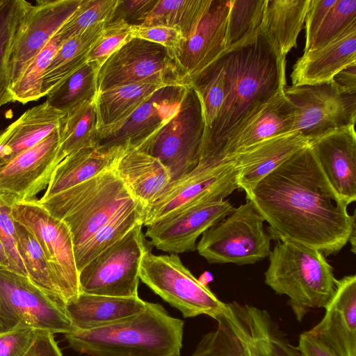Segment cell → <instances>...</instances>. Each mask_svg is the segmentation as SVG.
<instances>
[{
	"label": "cell",
	"mask_w": 356,
	"mask_h": 356,
	"mask_svg": "<svg viewBox=\"0 0 356 356\" xmlns=\"http://www.w3.org/2000/svg\"><path fill=\"white\" fill-rule=\"evenodd\" d=\"M271 239L302 244L325 257L339 252L355 229V214L323 172L311 143L245 192Z\"/></svg>",
	"instance_id": "obj_1"
},
{
	"label": "cell",
	"mask_w": 356,
	"mask_h": 356,
	"mask_svg": "<svg viewBox=\"0 0 356 356\" xmlns=\"http://www.w3.org/2000/svg\"><path fill=\"white\" fill-rule=\"evenodd\" d=\"M225 53V100L204 133L200 160L209 164L226 161L223 149L229 138L286 86V58L260 30Z\"/></svg>",
	"instance_id": "obj_2"
},
{
	"label": "cell",
	"mask_w": 356,
	"mask_h": 356,
	"mask_svg": "<svg viewBox=\"0 0 356 356\" xmlns=\"http://www.w3.org/2000/svg\"><path fill=\"white\" fill-rule=\"evenodd\" d=\"M184 323L161 304L147 302L128 319L64 336L73 350L89 356H180Z\"/></svg>",
	"instance_id": "obj_3"
},
{
	"label": "cell",
	"mask_w": 356,
	"mask_h": 356,
	"mask_svg": "<svg viewBox=\"0 0 356 356\" xmlns=\"http://www.w3.org/2000/svg\"><path fill=\"white\" fill-rule=\"evenodd\" d=\"M215 320L191 356H302L266 309L233 301Z\"/></svg>",
	"instance_id": "obj_4"
},
{
	"label": "cell",
	"mask_w": 356,
	"mask_h": 356,
	"mask_svg": "<svg viewBox=\"0 0 356 356\" xmlns=\"http://www.w3.org/2000/svg\"><path fill=\"white\" fill-rule=\"evenodd\" d=\"M265 283L285 295L298 321L311 310L325 308L335 291L336 278L326 257L302 244L278 241L269 255Z\"/></svg>",
	"instance_id": "obj_5"
},
{
	"label": "cell",
	"mask_w": 356,
	"mask_h": 356,
	"mask_svg": "<svg viewBox=\"0 0 356 356\" xmlns=\"http://www.w3.org/2000/svg\"><path fill=\"white\" fill-rule=\"evenodd\" d=\"M134 201L113 169L48 199L38 200L51 216L67 225L74 250L85 243L120 209Z\"/></svg>",
	"instance_id": "obj_6"
},
{
	"label": "cell",
	"mask_w": 356,
	"mask_h": 356,
	"mask_svg": "<svg viewBox=\"0 0 356 356\" xmlns=\"http://www.w3.org/2000/svg\"><path fill=\"white\" fill-rule=\"evenodd\" d=\"M253 203L234 209L202 234L196 245L209 264H253L268 257L272 240Z\"/></svg>",
	"instance_id": "obj_7"
},
{
	"label": "cell",
	"mask_w": 356,
	"mask_h": 356,
	"mask_svg": "<svg viewBox=\"0 0 356 356\" xmlns=\"http://www.w3.org/2000/svg\"><path fill=\"white\" fill-rule=\"evenodd\" d=\"M136 225L122 238L104 250L79 272L80 292L113 297H136L143 256L152 251Z\"/></svg>",
	"instance_id": "obj_8"
},
{
	"label": "cell",
	"mask_w": 356,
	"mask_h": 356,
	"mask_svg": "<svg viewBox=\"0 0 356 356\" xmlns=\"http://www.w3.org/2000/svg\"><path fill=\"white\" fill-rule=\"evenodd\" d=\"M139 277L185 318L204 314L215 319L225 309V303L202 284L176 254L147 252L140 264Z\"/></svg>",
	"instance_id": "obj_9"
},
{
	"label": "cell",
	"mask_w": 356,
	"mask_h": 356,
	"mask_svg": "<svg viewBox=\"0 0 356 356\" xmlns=\"http://www.w3.org/2000/svg\"><path fill=\"white\" fill-rule=\"evenodd\" d=\"M205 129L200 102L188 86L178 113L137 149L159 160L177 180L199 163Z\"/></svg>",
	"instance_id": "obj_10"
},
{
	"label": "cell",
	"mask_w": 356,
	"mask_h": 356,
	"mask_svg": "<svg viewBox=\"0 0 356 356\" xmlns=\"http://www.w3.org/2000/svg\"><path fill=\"white\" fill-rule=\"evenodd\" d=\"M22 327L63 334L75 330L64 307L28 277L0 268V334Z\"/></svg>",
	"instance_id": "obj_11"
},
{
	"label": "cell",
	"mask_w": 356,
	"mask_h": 356,
	"mask_svg": "<svg viewBox=\"0 0 356 356\" xmlns=\"http://www.w3.org/2000/svg\"><path fill=\"white\" fill-rule=\"evenodd\" d=\"M284 94L296 107L291 132L315 140L331 131L355 126L356 93L333 79L318 84L285 86Z\"/></svg>",
	"instance_id": "obj_12"
},
{
	"label": "cell",
	"mask_w": 356,
	"mask_h": 356,
	"mask_svg": "<svg viewBox=\"0 0 356 356\" xmlns=\"http://www.w3.org/2000/svg\"><path fill=\"white\" fill-rule=\"evenodd\" d=\"M129 84L183 85L172 54L161 44L136 38L122 45L101 66L97 94Z\"/></svg>",
	"instance_id": "obj_13"
},
{
	"label": "cell",
	"mask_w": 356,
	"mask_h": 356,
	"mask_svg": "<svg viewBox=\"0 0 356 356\" xmlns=\"http://www.w3.org/2000/svg\"><path fill=\"white\" fill-rule=\"evenodd\" d=\"M13 220L26 227L40 244L66 304L80 293L74 244L65 222L51 216L37 199L14 204Z\"/></svg>",
	"instance_id": "obj_14"
},
{
	"label": "cell",
	"mask_w": 356,
	"mask_h": 356,
	"mask_svg": "<svg viewBox=\"0 0 356 356\" xmlns=\"http://www.w3.org/2000/svg\"><path fill=\"white\" fill-rule=\"evenodd\" d=\"M236 189L238 172L232 159L216 165L198 163L188 175L170 181L143 210V225L193 205L225 199Z\"/></svg>",
	"instance_id": "obj_15"
},
{
	"label": "cell",
	"mask_w": 356,
	"mask_h": 356,
	"mask_svg": "<svg viewBox=\"0 0 356 356\" xmlns=\"http://www.w3.org/2000/svg\"><path fill=\"white\" fill-rule=\"evenodd\" d=\"M234 209L225 199L193 205L148 225L145 236L151 246L170 254L195 251L199 236Z\"/></svg>",
	"instance_id": "obj_16"
},
{
	"label": "cell",
	"mask_w": 356,
	"mask_h": 356,
	"mask_svg": "<svg viewBox=\"0 0 356 356\" xmlns=\"http://www.w3.org/2000/svg\"><path fill=\"white\" fill-rule=\"evenodd\" d=\"M82 0H38L24 15L12 44L10 87L80 6Z\"/></svg>",
	"instance_id": "obj_17"
},
{
	"label": "cell",
	"mask_w": 356,
	"mask_h": 356,
	"mask_svg": "<svg viewBox=\"0 0 356 356\" xmlns=\"http://www.w3.org/2000/svg\"><path fill=\"white\" fill-rule=\"evenodd\" d=\"M188 86H168L159 89L127 118L99 129L97 145L139 147L178 113Z\"/></svg>",
	"instance_id": "obj_18"
},
{
	"label": "cell",
	"mask_w": 356,
	"mask_h": 356,
	"mask_svg": "<svg viewBox=\"0 0 356 356\" xmlns=\"http://www.w3.org/2000/svg\"><path fill=\"white\" fill-rule=\"evenodd\" d=\"M57 128L31 148L0 166V195L14 204L35 199L47 188L56 168Z\"/></svg>",
	"instance_id": "obj_19"
},
{
	"label": "cell",
	"mask_w": 356,
	"mask_h": 356,
	"mask_svg": "<svg viewBox=\"0 0 356 356\" xmlns=\"http://www.w3.org/2000/svg\"><path fill=\"white\" fill-rule=\"evenodd\" d=\"M231 0H210L195 32L174 55L183 85L225 51V39Z\"/></svg>",
	"instance_id": "obj_20"
},
{
	"label": "cell",
	"mask_w": 356,
	"mask_h": 356,
	"mask_svg": "<svg viewBox=\"0 0 356 356\" xmlns=\"http://www.w3.org/2000/svg\"><path fill=\"white\" fill-rule=\"evenodd\" d=\"M321 321L307 331L339 356H356V275L336 280Z\"/></svg>",
	"instance_id": "obj_21"
},
{
	"label": "cell",
	"mask_w": 356,
	"mask_h": 356,
	"mask_svg": "<svg viewBox=\"0 0 356 356\" xmlns=\"http://www.w3.org/2000/svg\"><path fill=\"white\" fill-rule=\"evenodd\" d=\"M318 163L335 191L348 204L356 200L355 126L327 133L311 141Z\"/></svg>",
	"instance_id": "obj_22"
},
{
	"label": "cell",
	"mask_w": 356,
	"mask_h": 356,
	"mask_svg": "<svg viewBox=\"0 0 356 356\" xmlns=\"http://www.w3.org/2000/svg\"><path fill=\"white\" fill-rule=\"evenodd\" d=\"M310 140L300 133L280 135L243 149L234 154L238 172V189L247 192Z\"/></svg>",
	"instance_id": "obj_23"
},
{
	"label": "cell",
	"mask_w": 356,
	"mask_h": 356,
	"mask_svg": "<svg viewBox=\"0 0 356 356\" xmlns=\"http://www.w3.org/2000/svg\"><path fill=\"white\" fill-rule=\"evenodd\" d=\"M356 63V23L327 44L304 52L294 64L292 86L328 81L347 66Z\"/></svg>",
	"instance_id": "obj_24"
},
{
	"label": "cell",
	"mask_w": 356,
	"mask_h": 356,
	"mask_svg": "<svg viewBox=\"0 0 356 356\" xmlns=\"http://www.w3.org/2000/svg\"><path fill=\"white\" fill-rule=\"evenodd\" d=\"M284 88L229 138L223 149L225 160L265 140L291 132L296 107L284 94Z\"/></svg>",
	"instance_id": "obj_25"
},
{
	"label": "cell",
	"mask_w": 356,
	"mask_h": 356,
	"mask_svg": "<svg viewBox=\"0 0 356 356\" xmlns=\"http://www.w3.org/2000/svg\"><path fill=\"white\" fill-rule=\"evenodd\" d=\"M113 170L143 210L172 181L168 170L159 160L137 148L129 147Z\"/></svg>",
	"instance_id": "obj_26"
},
{
	"label": "cell",
	"mask_w": 356,
	"mask_h": 356,
	"mask_svg": "<svg viewBox=\"0 0 356 356\" xmlns=\"http://www.w3.org/2000/svg\"><path fill=\"white\" fill-rule=\"evenodd\" d=\"M146 307L147 302L138 296L113 297L80 292L65 309L75 330L86 331L128 319Z\"/></svg>",
	"instance_id": "obj_27"
},
{
	"label": "cell",
	"mask_w": 356,
	"mask_h": 356,
	"mask_svg": "<svg viewBox=\"0 0 356 356\" xmlns=\"http://www.w3.org/2000/svg\"><path fill=\"white\" fill-rule=\"evenodd\" d=\"M127 146L95 145L81 149L64 159L55 168L46 191L44 200L98 175L114 168Z\"/></svg>",
	"instance_id": "obj_28"
},
{
	"label": "cell",
	"mask_w": 356,
	"mask_h": 356,
	"mask_svg": "<svg viewBox=\"0 0 356 356\" xmlns=\"http://www.w3.org/2000/svg\"><path fill=\"white\" fill-rule=\"evenodd\" d=\"M64 115L45 102L26 110L0 131V166L31 148L58 127Z\"/></svg>",
	"instance_id": "obj_29"
},
{
	"label": "cell",
	"mask_w": 356,
	"mask_h": 356,
	"mask_svg": "<svg viewBox=\"0 0 356 356\" xmlns=\"http://www.w3.org/2000/svg\"><path fill=\"white\" fill-rule=\"evenodd\" d=\"M310 0H266L261 33L282 57L297 47Z\"/></svg>",
	"instance_id": "obj_30"
},
{
	"label": "cell",
	"mask_w": 356,
	"mask_h": 356,
	"mask_svg": "<svg viewBox=\"0 0 356 356\" xmlns=\"http://www.w3.org/2000/svg\"><path fill=\"white\" fill-rule=\"evenodd\" d=\"M106 23L95 24L61 43L45 70L42 97L47 96L86 63L88 52L102 35Z\"/></svg>",
	"instance_id": "obj_31"
},
{
	"label": "cell",
	"mask_w": 356,
	"mask_h": 356,
	"mask_svg": "<svg viewBox=\"0 0 356 356\" xmlns=\"http://www.w3.org/2000/svg\"><path fill=\"white\" fill-rule=\"evenodd\" d=\"M58 131L59 146L56 166L72 154L97 145L99 128L95 99L65 113L59 120Z\"/></svg>",
	"instance_id": "obj_32"
},
{
	"label": "cell",
	"mask_w": 356,
	"mask_h": 356,
	"mask_svg": "<svg viewBox=\"0 0 356 356\" xmlns=\"http://www.w3.org/2000/svg\"><path fill=\"white\" fill-rule=\"evenodd\" d=\"M163 87L156 84H129L97 93L95 106L99 129L124 120Z\"/></svg>",
	"instance_id": "obj_33"
},
{
	"label": "cell",
	"mask_w": 356,
	"mask_h": 356,
	"mask_svg": "<svg viewBox=\"0 0 356 356\" xmlns=\"http://www.w3.org/2000/svg\"><path fill=\"white\" fill-rule=\"evenodd\" d=\"M143 209L136 201L120 209L85 243L74 250L79 272L95 257L126 235L136 225L143 222Z\"/></svg>",
	"instance_id": "obj_34"
},
{
	"label": "cell",
	"mask_w": 356,
	"mask_h": 356,
	"mask_svg": "<svg viewBox=\"0 0 356 356\" xmlns=\"http://www.w3.org/2000/svg\"><path fill=\"white\" fill-rule=\"evenodd\" d=\"M15 224L18 249L27 277L51 298L65 307V300L40 244L26 227L16 221Z\"/></svg>",
	"instance_id": "obj_35"
},
{
	"label": "cell",
	"mask_w": 356,
	"mask_h": 356,
	"mask_svg": "<svg viewBox=\"0 0 356 356\" xmlns=\"http://www.w3.org/2000/svg\"><path fill=\"white\" fill-rule=\"evenodd\" d=\"M210 0H158L141 26L178 29L184 40L195 31Z\"/></svg>",
	"instance_id": "obj_36"
},
{
	"label": "cell",
	"mask_w": 356,
	"mask_h": 356,
	"mask_svg": "<svg viewBox=\"0 0 356 356\" xmlns=\"http://www.w3.org/2000/svg\"><path fill=\"white\" fill-rule=\"evenodd\" d=\"M32 4L25 0H0V108L13 102L9 60L22 19Z\"/></svg>",
	"instance_id": "obj_37"
},
{
	"label": "cell",
	"mask_w": 356,
	"mask_h": 356,
	"mask_svg": "<svg viewBox=\"0 0 356 356\" xmlns=\"http://www.w3.org/2000/svg\"><path fill=\"white\" fill-rule=\"evenodd\" d=\"M226 53L217 58L191 82L201 104L205 132L217 118L225 96Z\"/></svg>",
	"instance_id": "obj_38"
},
{
	"label": "cell",
	"mask_w": 356,
	"mask_h": 356,
	"mask_svg": "<svg viewBox=\"0 0 356 356\" xmlns=\"http://www.w3.org/2000/svg\"><path fill=\"white\" fill-rule=\"evenodd\" d=\"M99 70V67L95 63L86 62L47 94L46 102L65 113L85 102L95 99Z\"/></svg>",
	"instance_id": "obj_39"
},
{
	"label": "cell",
	"mask_w": 356,
	"mask_h": 356,
	"mask_svg": "<svg viewBox=\"0 0 356 356\" xmlns=\"http://www.w3.org/2000/svg\"><path fill=\"white\" fill-rule=\"evenodd\" d=\"M266 0H231L225 39V51L255 35L262 24Z\"/></svg>",
	"instance_id": "obj_40"
},
{
	"label": "cell",
	"mask_w": 356,
	"mask_h": 356,
	"mask_svg": "<svg viewBox=\"0 0 356 356\" xmlns=\"http://www.w3.org/2000/svg\"><path fill=\"white\" fill-rule=\"evenodd\" d=\"M60 44L55 34L27 65L19 79L10 87L13 102L25 104L42 97V86L45 70Z\"/></svg>",
	"instance_id": "obj_41"
},
{
	"label": "cell",
	"mask_w": 356,
	"mask_h": 356,
	"mask_svg": "<svg viewBox=\"0 0 356 356\" xmlns=\"http://www.w3.org/2000/svg\"><path fill=\"white\" fill-rule=\"evenodd\" d=\"M118 1V0H82L76 10L56 32L60 43L81 33L95 24L108 22Z\"/></svg>",
	"instance_id": "obj_42"
},
{
	"label": "cell",
	"mask_w": 356,
	"mask_h": 356,
	"mask_svg": "<svg viewBox=\"0 0 356 356\" xmlns=\"http://www.w3.org/2000/svg\"><path fill=\"white\" fill-rule=\"evenodd\" d=\"M354 23H356V0H337L304 52L332 42Z\"/></svg>",
	"instance_id": "obj_43"
},
{
	"label": "cell",
	"mask_w": 356,
	"mask_h": 356,
	"mask_svg": "<svg viewBox=\"0 0 356 356\" xmlns=\"http://www.w3.org/2000/svg\"><path fill=\"white\" fill-rule=\"evenodd\" d=\"M131 38V26L122 22H107L102 35L88 52L86 62L95 63L100 68L114 52Z\"/></svg>",
	"instance_id": "obj_44"
},
{
	"label": "cell",
	"mask_w": 356,
	"mask_h": 356,
	"mask_svg": "<svg viewBox=\"0 0 356 356\" xmlns=\"http://www.w3.org/2000/svg\"><path fill=\"white\" fill-rule=\"evenodd\" d=\"M12 206L0 195V240L8 258V270L27 277L18 249V238L11 213Z\"/></svg>",
	"instance_id": "obj_45"
},
{
	"label": "cell",
	"mask_w": 356,
	"mask_h": 356,
	"mask_svg": "<svg viewBox=\"0 0 356 356\" xmlns=\"http://www.w3.org/2000/svg\"><path fill=\"white\" fill-rule=\"evenodd\" d=\"M131 36L161 44L167 48L173 57L184 40L178 29L162 25L131 26Z\"/></svg>",
	"instance_id": "obj_46"
},
{
	"label": "cell",
	"mask_w": 356,
	"mask_h": 356,
	"mask_svg": "<svg viewBox=\"0 0 356 356\" xmlns=\"http://www.w3.org/2000/svg\"><path fill=\"white\" fill-rule=\"evenodd\" d=\"M158 0H118L111 19L129 26H141Z\"/></svg>",
	"instance_id": "obj_47"
},
{
	"label": "cell",
	"mask_w": 356,
	"mask_h": 356,
	"mask_svg": "<svg viewBox=\"0 0 356 356\" xmlns=\"http://www.w3.org/2000/svg\"><path fill=\"white\" fill-rule=\"evenodd\" d=\"M36 333V329L22 327L0 334V356H24Z\"/></svg>",
	"instance_id": "obj_48"
},
{
	"label": "cell",
	"mask_w": 356,
	"mask_h": 356,
	"mask_svg": "<svg viewBox=\"0 0 356 356\" xmlns=\"http://www.w3.org/2000/svg\"><path fill=\"white\" fill-rule=\"evenodd\" d=\"M337 0H310L305 17V51Z\"/></svg>",
	"instance_id": "obj_49"
},
{
	"label": "cell",
	"mask_w": 356,
	"mask_h": 356,
	"mask_svg": "<svg viewBox=\"0 0 356 356\" xmlns=\"http://www.w3.org/2000/svg\"><path fill=\"white\" fill-rule=\"evenodd\" d=\"M24 356H63L54 338V334L47 330H37L31 347Z\"/></svg>",
	"instance_id": "obj_50"
},
{
	"label": "cell",
	"mask_w": 356,
	"mask_h": 356,
	"mask_svg": "<svg viewBox=\"0 0 356 356\" xmlns=\"http://www.w3.org/2000/svg\"><path fill=\"white\" fill-rule=\"evenodd\" d=\"M298 347L302 356H339L307 331L300 334Z\"/></svg>",
	"instance_id": "obj_51"
},
{
	"label": "cell",
	"mask_w": 356,
	"mask_h": 356,
	"mask_svg": "<svg viewBox=\"0 0 356 356\" xmlns=\"http://www.w3.org/2000/svg\"><path fill=\"white\" fill-rule=\"evenodd\" d=\"M333 79L348 91L356 93V63L340 71Z\"/></svg>",
	"instance_id": "obj_52"
},
{
	"label": "cell",
	"mask_w": 356,
	"mask_h": 356,
	"mask_svg": "<svg viewBox=\"0 0 356 356\" xmlns=\"http://www.w3.org/2000/svg\"><path fill=\"white\" fill-rule=\"evenodd\" d=\"M9 261L3 244L0 240V268H9Z\"/></svg>",
	"instance_id": "obj_53"
},
{
	"label": "cell",
	"mask_w": 356,
	"mask_h": 356,
	"mask_svg": "<svg viewBox=\"0 0 356 356\" xmlns=\"http://www.w3.org/2000/svg\"><path fill=\"white\" fill-rule=\"evenodd\" d=\"M199 282L207 286V284L212 280V276L209 273H205L198 279Z\"/></svg>",
	"instance_id": "obj_54"
}]
</instances>
